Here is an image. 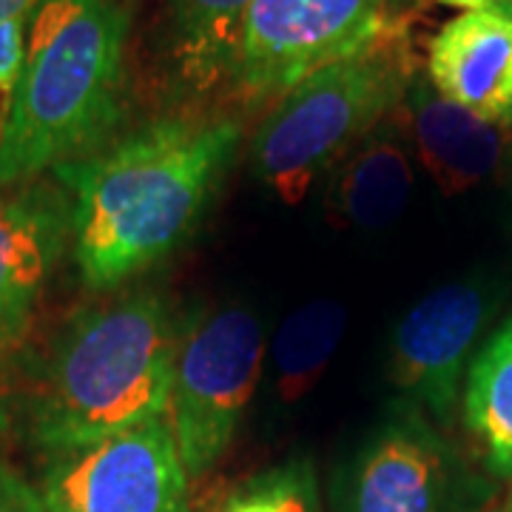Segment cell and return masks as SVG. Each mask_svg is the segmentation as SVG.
Returning <instances> with one entry per match:
<instances>
[{"label": "cell", "mask_w": 512, "mask_h": 512, "mask_svg": "<svg viewBox=\"0 0 512 512\" xmlns=\"http://www.w3.org/2000/svg\"><path fill=\"white\" fill-rule=\"evenodd\" d=\"M29 20H0V94L12 97L26 57Z\"/></svg>", "instance_id": "18"}, {"label": "cell", "mask_w": 512, "mask_h": 512, "mask_svg": "<svg viewBox=\"0 0 512 512\" xmlns=\"http://www.w3.org/2000/svg\"><path fill=\"white\" fill-rule=\"evenodd\" d=\"M390 20V0H251L228 92L242 106L276 103L313 72L365 49Z\"/></svg>", "instance_id": "6"}, {"label": "cell", "mask_w": 512, "mask_h": 512, "mask_svg": "<svg viewBox=\"0 0 512 512\" xmlns=\"http://www.w3.org/2000/svg\"><path fill=\"white\" fill-rule=\"evenodd\" d=\"M188 473L168 416L52 453L40 498L46 512H185Z\"/></svg>", "instance_id": "7"}, {"label": "cell", "mask_w": 512, "mask_h": 512, "mask_svg": "<svg viewBox=\"0 0 512 512\" xmlns=\"http://www.w3.org/2000/svg\"><path fill=\"white\" fill-rule=\"evenodd\" d=\"M439 6H453L464 12H484V9H507L510 12V0H433Z\"/></svg>", "instance_id": "20"}, {"label": "cell", "mask_w": 512, "mask_h": 512, "mask_svg": "<svg viewBox=\"0 0 512 512\" xmlns=\"http://www.w3.org/2000/svg\"><path fill=\"white\" fill-rule=\"evenodd\" d=\"M416 80L404 20L365 49L313 72L276 100L251 137V171L288 205L336 168L370 131L402 106Z\"/></svg>", "instance_id": "4"}, {"label": "cell", "mask_w": 512, "mask_h": 512, "mask_svg": "<svg viewBox=\"0 0 512 512\" xmlns=\"http://www.w3.org/2000/svg\"><path fill=\"white\" fill-rule=\"evenodd\" d=\"M0 512H46L35 487L6 464H0Z\"/></svg>", "instance_id": "19"}, {"label": "cell", "mask_w": 512, "mask_h": 512, "mask_svg": "<svg viewBox=\"0 0 512 512\" xmlns=\"http://www.w3.org/2000/svg\"><path fill=\"white\" fill-rule=\"evenodd\" d=\"M214 512H319V487L308 458H291L279 467L245 478L222 495Z\"/></svg>", "instance_id": "17"}, {"label": "cell", "mask_w": 512, "mask_h": 512, "mask_svg": "<svg viewBox=\"0 0 512 512\" xmlns=\"http://www.w3.org/2000/svg\"><path fill=\"white\" fill-rule=\"evenodd\" d=\"M242 140L237 120L163 117L57 165L72 197V251L94 291L126 285L197 231Z\"/></svg>", "instance_id": "1"}, {"label": "cell", "mask_w": 512, "mask_h": 512, "mask_svg": "<svg viewBox=\"0 0 512 512\" xmlns=\"http://www.w3.org/2000/svg\"><path fill=\"white\" fill-rule=\"evenodd\" d=\"M430 86L498 128L512 126V12L484 9L447 20L427 49Z\"/></svg>", "instance_id": "11"}, {"label": "cell", "mask_w": 512, "mask_h": 512, "mask_svg": "<svg viewBox=\"0 0 512 512\" xmlns=\"http://www.w3.org/2000/svg\"><path fill=\"white\" fill-rule=\"evenodd\" d=\"M458 484L453 450L407 410L367 441L348 512H458Z\"/></svg>", "instance_id": "10"}, {"label": "cell", "mask_w": 512, "mask_h": 512, "mask_svg": "<svg viewBox=\"0 0 512 512\" xmlns=\"http://www.w3.org/2000/svg\"><path fill=\"white\" fill-rule=\"evenodd\" d=\"M495 512H498V510H495Z\"/></svg>", "instance_id": "24"}, {"label": "cell", "mask_w": 512, "mask_h": 512, "mask_svg": "<svg viewBox=\"0 0 512 512\" xmlns=\"http://www.w3.org/2000/svg\"><path fill=\"white\" fill-rule=\"evenodd\" d=\"M399 111H404L416 154L441 194H464L498 171L504 157V128L441 97L427 74L413 80Z\"/></svg>", "instance_id": "12"}, {"label": "cell", "mask_w": 512, "mask_h": 512, "mask_svg": "<svg viewBox=\"0 0 512 512\" xmlns=\"http://www.w3.org/2000/svg\"><path fill=\"white\" fill-rule=\"evenodd\" d=\"M72 237V197L55 183L0 185V356L29 336L40 296Z\"/></svg>", "instance_id": "9"}, {"label": "cell", "mask_w": 512, "mask_h": 512, "mask_svg": "<svg viewBox=\"0 0 512 512\" xmlns=\"http://www.w3.org/2000/svg\"><path fill=\"white\" fill-rule=\"evenodd\" d=\"M126 0H37L0 126V185L37 180L111 140L123 120Z\"/></svg>", "instance_id": "2"}, {"label": "cell", "mask_w": 512, "mask_h": 512, "mask_svg": "<svg viewBox=\"0 0 512 512\" xmlns=\"http://www.w3.org/2000/svg\"><path fill=\"white\" fill-rule=\"evenodd\" d=\"M262 356V322L248 308L197 313L180 330L168 421L188 478L208 473L234 441Z\"/></svg>", "instance_id": "5"}, {"label": "cell", "mask_w": 512, "mask_h": 512, "mask_svg": "<svg viewBox=\"0 0 512 512\" xmlns=\"http://www.w3.org/2000/svg\"><path fill=\"white\" fill-rule=\"evenodd\" d=\"M498 512H512V484L510 490H507V495H504V504L498 507Z\"/></svg>", "instance_id": "22"}, {"label": "cell", "mask_w": 512, "mask_h": 512, "mask_svg": "<svg viewBox=\"0 0 512 512\" xmlns=\"http://www.w3.org/2000/svg\"><path fill=\"white\" fill-rule=\"evenodd\" d=\"M251 0H165V55L183 92L228 89Z\"/></svg>", "instance_id": "14"}, {"label": "cell", "mask_w": 512, "mask_h": 512, "mask_svg": "<svg viewBox=\"0 0 512 512\" xmlns=\"http://www.w3.org/2000/svg\"><path fill=\"white\" fill-rule=\"evenodd\" d=\"M510 12H512V0H510Z\"/></svg>", "instance_id": "23"}, {"label": "cell", "mask_w": 512, "mask_h": 512, "mask_svg": "<svg viewBox=\"0 0 512 512\" xmlns=\"http://www.w3.org/2000/svg\"><path fill=\"white\" fill-rule=\"evenodd\" d=\"M180 328L154 291L74 313L46 353L29 404V433L63 453L168 413Z\"/></svg>", "instance_id": "3"}, {"label": "cell", "mask_w": 512, "mask_h": 512, "mask_svg": "<svg viewBox=\"0 0 512 512\" xmlns=\"http://www.w3.org/2000/svg\"><path fill=\"white\" fill-rule=\"evenodd\" d=\"M37 0H0V20H29Z\"/></svg>", "instance_id": "21"}, {"label": "cell", "mask_w": 512, "mask_h": 512, "mask_svg": "<svg viewBox=\"0 0 512 512\" xmlns=\"http://www.w3.org/2000/svg\"><path fill=\"white\" fill-rule=\"evenodd\" d=\"M490 313L493 296L470 279L427 293L396 328L393 382L444 424L453 419L461 373Z\"/></svg>", "instance_id": "8"}, {"label": "cell", "mask_w": 512, "mask_h": 512, "mask_svg": "<svg viewBox=\"0 0 512 512\" xmlns=\"http://www.w3.org/2000/svg\"><path fill=\"white\" fill-rule=\"evenodd\" d=\"M348 313L336 299H311L285 316L271 345L279 399L299 402L339 350Z\"/></svg>", "instance_id": "16"}, {"label": "cell", "mask_w": 512, "mask_h": 512, "mask_svg": "<svg viewBox=\"0 0 512 512\" xmlns=\"http://www.w3.org/2000/svg\"><path fill=\"white\" fill-rule=\"evenodd\" d=\"M413 194V163L399 126L387 117L336 168L330 214L353 228H387L402 217Z\"/></svg>", "instance_id": "13"}, {"label": "cell", "mask_w": 512, "mask_h": 512, "mask_svg": "<svg viewBox=\"0 0 512 512\" xmlns=\"http://www.w3.org/2000/svg\"><path fill=\"white\" fill-rule=\"evenodd\" d=\"M464 421L495 476H512V319L470 365Z\"/></svg>", "instance_id": "15"}]
</instances>
